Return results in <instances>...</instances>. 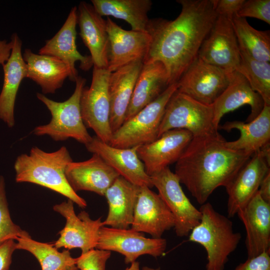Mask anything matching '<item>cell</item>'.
I'll use <instances>...</instances> for the list:
<instances>
[{"mask_svg":"<svg viewBox=\"0 0 270 270\" xmlns=\"http://www.w3.org/2000/svg\"><path fill=\"white\" fill-rule=\"evenodd\" d=\"M182 10L174 20L150 19L146 32L151 42L143 64L158 61L169 85L178 82L196 60L200 46L218 14L213 0H178Z\"/></svg>","mask_w":270,"mask_h":270,"instance_id":"cell-1","label":"cell"},{"mask_svg":"<svg viewBox=\"0 0 270 270\" xmlns=\"http://www.w3.org/2000/svg\"><path fill=\"white\" fill-rule=\"evenodd\" d=\"M178 88V82L170 85L156 100L124 121L112 133L109 144L119 148H130L157 139L166 106Z\"/></svg>","mask_w":270,"mask_h":270,"instance_id":"cell-6","label":"cell"},{"mask_svg":"<svg viewBox=\"0 0 270 270\" xmlns=\"http://www.w3.org/2000/svg\"><path fill=\"white\" fill-rule=\"evenodd\" d=\"M240 52V63L236 70L248 80L252 90L262 97L264 105L270 106V62L254 60Z\"/></svg>","mask_w":270,"mask_h":270,"instance_id":"cell-33","label":"cell"},{"mask_svg":"<svg viewBox=\"0 0 270 270\" xmlns=\"http://www.w3.org/2000/svg\"><path fill=\"white\" fill-rule=\"evenodd\" d=\"M16 240V250H25L33 254L42 270H78L76 258L71 256L68 250L59 252L54 244L34 240L25 230Z\"/></svg>","mask_w":270,"mask_h":270,"instance_id":"cell-31","label":"cell"},{"mask_svg":"<svg viewBox=\"0 0 270 270\" xmlns=\"http://www.w3.org/2000/svg\"><path fill=\"white\" fill-rule=\"evenodd\" d=\"M142 65V60L135 61L110 74L108 80L110 122L112 133L124 121L126 114Z\"/></svg>","mask_w":270,"mask_h":270,"instance_id":"cell-25","label":"cell"},{"mask_svg":"<svg viewBox=\"0 0 270 270\" xmlns=\"http://www.w3.org/2000/svg\"><path fill=\"white\" fill-rule=\"evenodd\" d=\"M270 171L260 150L255 152L226 188L228 194L227 214L234 217L250 200L258 190L260 184Z\"/></svg>","mask_w":270,"mask_h":270,"instance_id":"cell-18","label":"cell"},{"mask_svg":"<svg viewBox=\"0 0 270 270\" xmlns=\"http://www.w3.org/2000/svg\"><path fill=\"white\" fill-rule=\"evenodd\" d=\"M107 68L94 66L92 83L84 87L80 105L82 118L86 128L92 129L96 136L109 144L112 134L110 122L108 80Z\"/></svg>","mask_w":270,"mask_h":270,"instance_id":"cell-8","label":"cell"},{"mask_svg":"<svg viewBox=\"0 0 270 270\" xmlns=\"http://www.w3.org/2000/svg\"><path fill=\"white\" fill-rule=\"evenodd\" d=\"M166 246V240L162 238H147L142 232L132 228L102 226L96 248L120 253L124 256L125 263L128 264L144 254L159 257L164 253Z\"/></svg>","mask_w":270,"mask_h":270,"instance_id":"cell-11","label":"cell"},{"mask_svg":"<svg viewBox=\"0 0 270 270\" xmlns=\"http://www.w3.org/2000/svg\"><path fill=\"white\" fill-rule=\"evenodd\" d=\"M106 24L109 40L107 69L112 72L134 62H143L150 44V35L146 32L126 30L110 18Z\"/></svg>","mask_w":270,"mask_h":270,"instance_id":"cell-14","label":"cell"},{"mask_svg":"<svg viewBox=\"0 0 270 270\" xmlns=\"http://www.w3.org/2000/svg\"><path fill=\"white\" fill-rule=\"evenodd\" d=\"M16 250L14 240L10 239L0 242V270L9 269L12 254Z\"/></svg>","mask_w":270,"mask_h":270,"instance_id":"cell-39","label":"cell"},{"mask_svg":"<svg viewBox=\"0 0 270 270\" xmlns=\"http://www.w3.org/2000/svg\"><path fill=\"white\" fill-rule=\"evenodd\" d=\"M230 74L198 58L178 82L177 90L201 103L212 105L228 86Z\"/></svg>","mask_w":270,"mask_h":270,"instance_id":"cell-10","label":"cell"},{"mask_svg":"<svg viewBox=\"0 0 270 270\" xmlns=\"http://www.w3.org/2000/svg\"><path fill=\"white\" fill-rule=\"evenodd\" d=\"M218 134L192 138L176 163L174 174L197 202L226 188L254 154L228 147Z\"/></svg>","mask_w":270,"mask_h":270,"instance_id":"cell-2","label":"cell"},{"mask_svg":"<svg viewBox=\"0 0 270 270\" xmlns=\"http://www.w3.org/2000/svg\"><path fill=\"white\" fill-rule=\"evenodd\" d=\"M22 56L26 65V78L36 83L43 94L55 93L70 76L68 66L54 56L35 54L28 48Z\"/></svg>","mask_w":270,"mask_h":270,"instance_id":"cell-26","label":"cell"},{"mask_svg":"<svg viewBox=\"0 0 270 270\" xmlns=\"http://www.w3.org/2000/svg\"><path fill=\"white\" fill-rule=\"evenodd\" d=\"M236 15L241 18L250 17L270 24V0H245Z\"/></svg>","mask_w":270,"mask_h":270,"instance_id":"cell-36","label":"cell"},{"mask_svg":"<svg viewBox=\"0 0 270 270\" xmlns=\"http://www.w3.org/2000/svg\"><path fill=\"white\" fill-rule=\"evenodd\" d=\"M12 40H0V64L3 65L10 56L12 48Z\"/></svg>","mask_w":270,"mask_h":270,"instance_id":"cell-41","label":"cell"},{"mask_svg":"<svg viewBox=\"0 0 270 270\" xmlns=\"http://www.w3.org/2000/svg\"><path fill=\"white\" fill-rule=\"evenodd\" d=\"M198 58L229 73L236 71L240 63V52L232 19L218 16L200 46Z\"/></svg>","mask_w":270,"mask_h":270,"instance_id":"cell-12","label":"cell"},{"mask_svg":"<svg viewBox=\"0 0 270 270\" xmlns=\"http://www.w3.org/2000/svg\"><path fill=\"white\" fill-rule=\"evenodd\" d=\"M234 270H270V252H265L240 264Z\"/></svg>","mask_w":270,"mask_h":270,"instance_id":"cell-37","label":"cell"},{"mask_svg":"<svg viewBox=\"0 0 270 270\" xmlns=\"http://www.w3.org/2000/svg\"><path fill=\"white\" fill-rule=\"evenodd\" d=\"M87 150L100 156L120 176L139 186L153 187L150 176L140 159L138 146L119 148L110 146L96 136L85 145Z\"/></svg>","mask_w":270,"mask_h":270,"instance_id":"cell-17","label":"cell"},{"mask_svg":"<svg viewBox=\"0 0 270 270\" xmlns=\"http://www.w3.org/2000/svg\"><path fill=\"white\" fill-rule=\"evenodd\" d=\"M72 162L68 150L64 146L50 152L32 147L29 154H22L16 158L14 164L16 181L46 188L84 208L86 202L72 190L66 176V168Z\"/></svg>","mask_w":270,"mask_h":270,"instance_id":"cell-3","label":"cell"},{"mask_svg":"<svg viewBox=\"0 0 270 270\" xmlns=\"http://www.w3.org/2000/svg\"></svg>","mask_w":270,"mask_h":270,"instance_id":"cell-45","label":"cell"},{"mask_svg":"<svg viewBox=\"0 0 270 270\" xmlns=\"http://www.w3.org/2000/svg\"><path fill=\"white\" fill-rule=\"evenodd\" d=\"M141 270H162L160 268H152L148 266L142 267Z\"/></svg>","mask_w":270,"mask_h":270,"instance_id":"cell-44","label":"cell"},{"mask_svg":"<svg viewBox=\"0 0 270 270\" xmlns=\"http://www.w3.org/2000/svg\"><path fill=\"white\" fill-rule=\"evenodd\" d=\"M77 9L80 35L90 52L94 66L107 68L109 40L106 20L85 2H80Z\"/></svg>","mask_w":270,"mask_h":270,"instance_id":"cell-22","label":"cell"},{"mask_svg":"<svg viewBox=\"0 0 270 270\" xmlns=\"http://www.w3.org/2000/svg\"><path fill=\"white\" fill-rule=\"evenodd\" d=\"M199 210L201 220L190 233L188 240L205 249L206 270H224L228 256L239 244L241 234L234 231L229 218L216 211L210 202L202 204Z\"/></svg>","mask_w":270,"mask_h":270,"instance_id":"cell-4","label":"cell"},{"mask_svg":"<svg viewBox=\"0 0 270 270\" xmlns=\"http://www.w3.org/2000/svg\"><path fill=\"white\" fill-rule=\"evenodd\" d=\"M169 86L166 68L161 62L156 61L143 64L124 121L132 118L156 100Z\"/></svg>","mask_w":270,"mask_h":270,"instance_id":"cell-28","label":"cell"},{"mask_svg":"<svg viewBox=\"0 0 270 270\" xmlns=\"http://www.w3.org/2000/svg\"><path fill=\"white\" fill-rule=\"evenodd\" d=\"M244 0H213L214 10L218 16L232 19L236 14Z\"/></svg>","mask_w":270,"mask_h":270,"instance_id":"cell-38","label":"cell"},{"mask_svg":"<svg viewBox=\"0 0 270 270\" xmlns=\"http://www.w3.org/2000/svg\"><path fill=\"white\" fill-rule=\"evenodd\" d=\"M73 204L68 199L67 202L54 206V210L63 216L66 221L64 227L58 233L60 238L54 245L58 249L78 248L82 253H84L96 248L102 222L100 218L92 220L85 211L76 215Z\"/></svg>","mask_w":270,"mask_h":270,"instance_id":"cell-13","label":"cell"},{"mask_svg":"<svg viewBox=\"0 0 270 270\" xmlns=\"http://www.w3.org/2000/svg\"><path fill=\"white\" fill-rule=\"evenodd\" d=\"M174 226L173 215L159 194L148 186H140L130 228L158 238Z\"/></svg>","mask_w":270,"mask_h":270,"instance_id":"cell-16","label":"cell"},{"mask_svg":"<svg viewBox=\"0 0 270 270\" xmlns=\"http://www.w3.org/2000/svg\"><path fill=\"white\" fill-rule=\"evenodd\" d=\"M150 176L153 186L156 188L158 194L173 215L176 235L188 236L200 222V211L187 198L178 178L169 166Z\"/></svg>","mask_w":270,"mask_h":270,"instance_id":"cell-9","label":"cell"},{"mask_svg":"<svg viewBox=\"0 0 270 270\" xmlns=\"http://www.w3.org/2000/svg\"><path fill=\"white\" fill-rule=\"evenodd\" d=\"M110 255V251L92 249L76 258V266L80 270H105Z\"/></svg>","mask_w":270,"mask_h":270,"instance_id":"cell-35","label":"cell"},{"mask_svg":"<svg viewBox=\"0 0 270 270\" xmlns=\"http://www.w3.org/2000/svg\"><path fill=\"white\" fill-rule=\"evenodd\" d=\"M214 119L212 105L201 103L176 90L166 106L158 138L173 129L186 130L194 138L216 135L218 128Z\"/></svg>","mask_w":270,"mask_h":270,"instance_id":"cell-7","label":"cell"},{"mask_svg":"<svg viewBox=\"0 0 270 270\" xmlns=\"http://www.w3.org/2000/svg\"><path fill=\"white\" fill-rule=\"evenodd\" d=\"M192 138L186 130L173 129L152 142L138 146V155L147 174L150 176L176 163Z\"/></svg>","mask_w":270,"mask_h":270,"instance_id":"cell-15","label":"cell"},{"mask_svg":"<svg viewBox=\"0 0 270 270\" xmlns=\"http://www.w3.org/2000/svg\"><path fill=\"white\" fill-rule=\"evenodd\" d=\"M258 192L262 198L270 204V171L262 180Z\"/></svg>","mask_w":270,"mask_h":270,"instance_id":"cell-40","label":"cell"},{"mask_svg":"<svg viewBox=\"0 0 270 270\" xmlns=\"http://www.w3.org/2000/svg\"><path fill=\"white\" fill-rule=\"evenodd\" d=\"M232 22L240 50L252 58L262 62L270 61V31L258 30L246 18L234 14Z\"/></svg>","mask_w":270,"mask_h":270,"instance_id":"cell-32","label":"cell"},{"mask_svg":"<svg viewBox=\"0 0 270 270\" xmlns=\"http://www.w3.org/2000/svg\"><path fill=\"white\" fill-rule=\"evenodd\" d=\"M245 104L250 107L246 122L254 120L264 105L262 97L252 90L246 78L239 72L234 71L231 73L227 88L212 104L215 126L218 128L220 120L226 114Z\"/></svg>","mask_w":270,"mask_h":270,"instance_id":"cell-23","label":"cell"},{"mask_svg":"<svg viewBox=\"0 0 270 270\" xmlns=\"http://www.w3.org/2000/svg\"><path fill=\"white\" fill-rule=\"evenodd\" d=\"M246 230L248 258L270 251V204L258 192L236 214Z\"/></svg>","mask_w":270,"mask_h":270,"instance_id":"cell-20","label":"cell"},{"mask_svg":"<svg viewBox=\"0 0 270 270\" xmlns=\"http://www.w3.org/2000/svg\"><path fill=\"white\" fill-rule=\"evenodd\" d=\"M92 6L102 16H110L123 20L132 30L146 32L150 19V0H92Z\"/></svg>","mask_w":270,"mask_h":270,"instance_id":"cell-30","label":"cell"},{"mask_svg":"<svg viewBox=\"0 0 270 270\" xmlns=\"http://www.w3.org/2000/svg\"><path fill=\"white\" fill-rule=\"evenodd\" d=\"M10 57L2 65L4 83L0 93V119L9 128L14 126V110L16 94L22 80L26 78V63L22 53V42L16 34L12 35Z\"/></svg>","mask_w":270,"mask_h":270,"instance_id":"cell-24","label":"cell"},{"mask_svg":"<svg viewBox=\"0 0 270 270\" xmlns=\"http://www.w3.org/2000/svg\"><path fill=\"white\" fill-rule=\"evenodd\" d=\"M260 151L266 160L268 164L270 165V142H268L262 147L260 150Z\"/></svg>","mask_w":270,"mask_h":270,"instance_id":"cell-42","label":"cell"},{"mask_svg":"<svg viewBox=\"0 0 270 270\" xmlns=\"http://www.w3.org/2000/svg\"><path fill=\"white\" fill-rule=\"evenodd\" d=\"M66 180L72 188L86 190L104 196L106 190L120 176L100 156L92 154L83 162L69 163L66 169Z\"/></svg>","mask_w":270,"mask_h":270,"instance_id":"cell-21","label":"cell"},{"mask_svg":"<svg viewBox=\"0 0 270 270\" xmlns=\"http://www.w3.org/2000/svg\"><path fill=\"white\" fill-rule=\"evenodd\" d=\"M78 22V9L73 7L64 23L50 39L40 50L38 54L54 56L64 62L69 68V78L75 82L78 76L76 62H80V67L83 70H89L94 66L90 56H83L78 50L76 44Z\"/></svg>","mask_w":270,"mask_h":270,"instance_id":"cell-19","label":"cell"},{"mask_svg":"<svg viewBox=\"0 0 270 270\" xmlns=\"http://www.w3.org/2000/svg\"><path fill=\"white\" fill-rule=\"evenodd\" d=\"M139 186L120 176L106 190L104 196L108 205L106 219L102 226L127 229L131 226Z\"/></svg>","mask_w":270,"mask_h":270,"instance_id":"cell-27","label":"cell"},{"mask_svg":"<svg viewBox=\"0 0 270 270\" xmlns=\"http://www.w3.org/2000/svg\"><path fill=\"white\" fill-rule=\"evenodd\" d=\"M24 230L14 224L10 217L7 201L5 182L0 176V242L16 239L21 236Z\"/></svg>","mask_w":270,"mask_h":270,"instance_id":"cell-34","label":"cell"},{"mask_svg":"<svg viewBox=\"0 0 270 270\" xmlns=\"http://www.w3.org/2000/svg\"><path fill=\"white\" fill-rule=\"evenodd\" d=\"M219 128L226 132L236 129L240 132L238 140L226 141L228 147L254 154L270 142V106L264 105L260 113L250 122H227Z\"/></svg>","mask_w":270,"mask_h":270,"instance_id":"cell-29","label":"cell"},{"mask_svg":"<svg viewBox=\"0 0 270 270\" xmlns=\"http://www.w3.org/2000/svg\"><path fill=\"white\" fill-rule=\"evenodd\" d=\"M86 80L78 76L72 95L66 100L58 102L48 98L43 94L37 93L38 98L50 112L52 118L46 124L36 126L34 134L50 136L56 141L72 138L84 145L92 139L83 122L80 101Z\"/></svg>","mask_w":270,"mask_h":270,"instance_id":"cell-5","label":"cell"},{"mask_svg":"<svg viewBox=\"0 0 270 270\" xmlns=\"http://www.w3.org/2000/svg\"><path fill=\"white\" fill-rule=\"evenodd\" d=\"M124 270H140V263L135 261L131 264L130 267L126 268Z\"/></svg>","mask_w":270,"mask_h":270,"instance_id":"cell-43","label":"cell"}]
</instances>
